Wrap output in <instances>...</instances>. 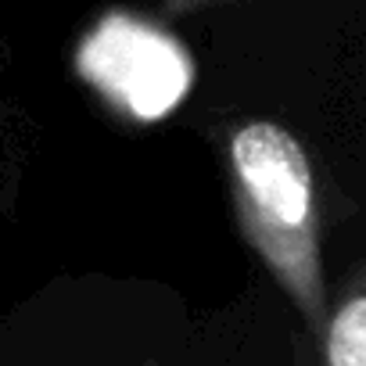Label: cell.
<instances>
[{
  "mask_svg": "<svg viewBox=\"0 0 366 366\" xmlns=\"http://www.w3.org/2000/svg\"><path fill=\"white\" fill-rule=\"evenodd\" d=\"M212 4H223V0H162V15L165 19H187V15H198Z\"/></svg>",
  "mask_w": 366,
  "mask_h": 366,
  "instance_id": "cell-4",
  "label": "cell"
},
{
  "mask_svg": "<svg viewBox=\"0 0 366 366\" xmlns=\"http://www.w3.org/2000/svg\"><path fill=\"white\" fill-rule=\"evenodd\" d=\"M144 366H158V362H144Z\"/></svg>",
  "mask_w": 366,
  "mask_h": 366,
  "instance_id": "cell-6",
  "label": "cell"
},
{
  "mask_svg": "<svg viewBox=\"0 0 366 366\" xmlns=\"http://www.w3.org/2000/svg\"><path fill=\"white\" fill-rule=\"evenodd\" d=\"M79 79L108 112L129 122H158L194 90V58L183 40L147 15L108 11L76 47Z\"/></svg>",
  "mask_w": 366,
  "mask_h": 366,
  "instance_id": "cell-2",
  "label": "cell"
},
{
  "mask_svg": "<svg viewBox=\"0 0 366 366\" xmlns=\"http://www.w3.org/2000/svg\"><path fill=\"white\" fill-rule=\"evenodd\" d=\"M298 366H309V359H305V352H298Z\"/></svg>",
  "mask_w": 366,
  "mask_h": 366,
  "instance_id": "cell-5",
  "label": "cell"
},
{
  "mask_svg": "<svg viewBox=\"0 0 366 366\" xmlns=\"http://www.w3.org/2000/svg\"><path fill=\"white\" fill-rule=\"evenodd\" d=\"M323 362L327 366H366V280L362 266L352 269L334 305H327V320L320 327Z\"/></svg>",
  "mask_w": 366,
  "mask_h": 366,
  "instance_id": "cell-3",
  "label": "cell"
},
{
  "mask_svg": "<svg viewBox=\"0 0 366 366\" xmlns=\"http://www.w3.org/2000/svg\"><path fill=\"white\" fill-rule=\"evenodd\" d=\"M237 227L312 334L327 320L316 176L298 137L269 119L241 122L227 140Z\"/></svg>",
  "mask_w": 366,
  "mask_h": 366,
  "instance_id": "cell-1",
  "label": "cell"
}]
</instances>
